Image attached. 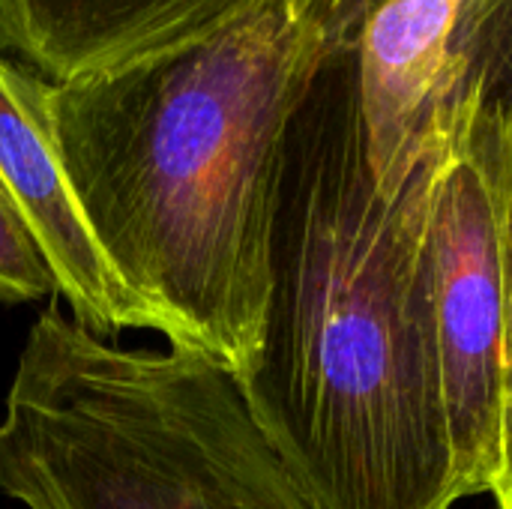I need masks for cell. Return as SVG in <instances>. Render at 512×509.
Returning a JSON list of instances; mask_svg holds the SVG:
<instances>
[{"label":"cell","mask_w":512,"mask_h":509,"mask_svg":"<svg viewBox=\"0 0 512 509\" xmlns=\"http://www.w3.org/2000/svg\"><path fill=\"white\" fill-rule=\"evenodd\" d=\"M480 99L501 114L512 135V0L504 6L474 78Z\"/></svg>","instance_id":"9"},{"label":"cell","mask_w":512,"mask_h":509,"mask_svg":"<svg viewBox=\"0 0 512 509\" xmlns=\"http://www.w3.org/2000/svg\"><path fill=\"white\" fill-rule=\"evenodd\" d=\"M0 492L27 509H315L228 372L126 351L42 312L0 417Z\"/></svg>","instance_id":"3"},{"label":"cell","mask_w":512,"mask_h":509,"mask_svg":"<svg viewBox=\"0 0 512 509\" xmlns=\"http://www.w3.org/2000/svg\"><path fill=\"white\" fill-rule=\"evenodd\" d=\"M498 509H512V303L510 327H507V387H504V450H501V474L492 489Z\"/></svg>","instance_id":"10"},{"label":"cell","mask_w":512,"mask_h":509,"mask_svg":"<svg viewBox=\"0 0 512 509\" xmlns=\"http://www.w3.org/2000/svg\"><path fill=\"white\" fill-rule=\"evenodd\" d=\"M48 93L51 81L0 51V186L78 327L102 339L120 330L162 336L159 318L120 285L78 210L60 165Z\"/></svg>","instance_id":"6"},{"label":"cell","mask_w":512,"mask_h":509,"mask_svg":"<svg viewBox=\"0 0 512 509\" xmlns=\"http://www.w3.org/2000/svg\"><path fill=\"white\" fill-rule=\"evenodd\" d=\"M258 0H0V51L51 84L192 42Z\"/></svg>","instance_id":"7"},{"label":"cell","mask_w":512,"mask_h":509,"mask_svg":"<svg viewBox=\"0 0 512 509\" xmlns=\"http://www.w3.org/2000/svg\"><path fill=\"white\" fill-rule=\"evenodd\" d=\"M510 0H345L369 156L396 195L444 144L474 93Z\"/></svg>","instance_id":"5"},{"label":"cell","mask_w":512,"mask_h":509,"mask_svg":"<svg viewBox=\"0 0 512 509\" xmlns=\"http://www.w3.org/2000/svg\"><path fill=\"white\" fill-rule=\"evenodd\" d=\"M345 30V0H258L48 93L63 174L108 267L168 348L231 378L258 345L282 135Z\"/></svg>","instance_id":"2"},{"label":"cell","mask_w":512,"mask_h":509,"mask_svg":"<svg viewBox=\"0 0 512 509\" xmlns=\"http://www.w3.org/2000/svg\"><path fill=\"white\" fill-rule=\"evenodd\" d=\"M48 294H57L54 279L0 186V303H33Z\"/></svg>","instance_id":"8"},{"label":"cell","mask_w":512,"mask_h":509,"mask_svg":"<svg viewBox=\"0 0 512 509\" xmlns=\"http://www.w3.org/2000/svg\"><path fill=\"white\" fill-rule=\"evenodd\" d=\"M423 225L456 489L492 495L504 450L512 135L477 87L426 165Z\"/></svg>","instance_id":"4"},{"label":"cell","mask_w":512,"mask_h":509,"mask_svg":"<svg viewBox=\"0 0 512 509\" xmlns=\"http://www.w3.org/2000/svg\"><path fill=\"white\" fill-rule=\"evenodd\" d=\"M426 165L381 192L342 39L282 135L258 345L234 378L315 509L462 501L429 294Z\"/></svg>","instance_id":"1"}]
</instances>
